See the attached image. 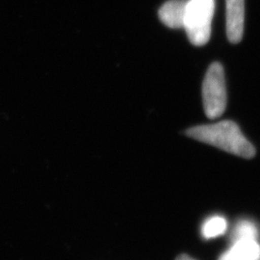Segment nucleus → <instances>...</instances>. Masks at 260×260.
I'll list each match as a JSON object with an SVG mask.
<instances>
[{
	"mask_svg": "<svg viewBox=\"0 0 260 260\" xmlns=\"http://www.w3.org/2000/svg\"><path fill=\"white\" fill-rule=\"evenodd\" d=\"M214 11L215 0H187L183 28L194 46L202 47L209 41Z\"/></svg>",
	"mask_w": 260,
	"mask_h": 260,
	"instance_id": "nucleus-2",
	"label": "nucleus"
},
{
	"mask_svg": "<svg viewBox=\"0 0 260 260\" xmlns=\"http://www.w3.org/2000/svg\"><path fill=\"white\" fill-rule=\"evenodd\" d=\"M187 0H170L159 9L160 20L170 28H183Z\"/></svg>",
	"mask_w": 260,
	"mask_h": 260,
	"instance_id": "nucleus-6",
	"label": "nucleus"
},
{
	"mask_svg": "<svg viewBox=\"0 0 260 260\" xmlns=\"http://www.w3.org/2000/svg\"><path fill=\"white\" fill-rule=\"evenodd\" d=\"M186 135L240 157L249 159L255 154L253 146L246 139L234 121L199 125L187 130Z\"/></svg>",
	"mask_w": 260,
	"mask_h": 260,
	"instance_id": "nucleus-1",
	"label": "nucleus"
},
{
	"mask_svg": "<svg viewBox=\"0 0 260 260\" xmlns=\"http://www.w3.org/2000/svg\"><path fill=\"white\" fill-rule=\"evenodd\" d=\"M228 230V222L222 216H212L205 221L202 233L205 239H212L223 235Z\"/></svg>",
	"mask_w": 260,
	"mask_h": 260,
	"instance_id": "nucleus-8",
	"label": "nucleus"
},
{
	"mask_svg": "<svg viewBox=\"0 0 260 260\" xmlns=\"http://www.w3.org/2000/svg\"><path fill=\"white\" fill-rule=\"evenodd\" d=\"M219 260H260V243L258 240L232 242L231 248Z\"/></svg>",
	"mask_w": 260,
	"mask_h": 260,
	"instance_id": "nucleus-5",
	"label": "nucleus"
},
{
	"mask_svg": "<svg viewBox=\"0 0 260 260\" xmlns=\"http://www.w3.org/2000/svg\"><path fill=\"white\" fill-rule=\"evenodd\" d=\"M258 228L250 220H241L235 224L232 233V242L238 240H257Z\"/></svg>",
	"mask_w": 260,
	"mask_h": 260,
	"instance_id": "nucleus-7",
	"label": "nucleus"
},
{
	"mask_svg": "<svg viewBox=\"0 0 260 260\" xmlns=\"http://www.w3.org/2000/svg\"><path fill=\"white\" fill-rule=\"evenodd\" d=\"M226 35L231 43L241 42L244 33L245 0H225Z\"/></svg>",
	"mask_w": 260,
	"mask_h": 260,
	"instance_id": "nucleus-4",
	"label": "nucleus"
},
{
	"mask_svg": "<svg viewBox=\"0 0 260 260\" xmlns=\"http://www.w3.org/2000/svg\"><path fill=\"white\" fill-rule=\"evenodd\" d=\"M203 100L206 116L216 119L223 115L226 106V89L223 66L213 63L206 72L203 84Z\"/></svg>",
	"mask_w": 260,
	"mask_h": 260,
	"instance_id": "nucleus-3",
	"label": "nucleus"
},
{
	"mask_svg": "<svg viewBox=\"0 0 260 260\" xmlns=\"http://www.w3.org/2000/svg\"><path fill=\"white\" fill-rule=\"evenodd\" d=\"M176 260H195L193 259L192 257H190L189 255H186V254H181L179 256H177V258Z\"/></svg>",
	"mask_w": 260,
	"mask_h": 260,
	"instance_id": "nucleus-9",
	"label": "nucleus"
}]
</instances>
